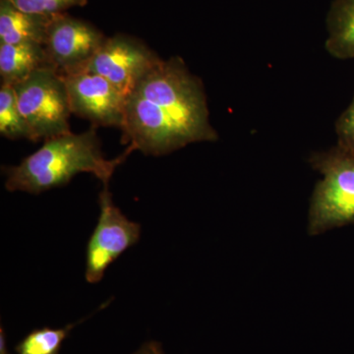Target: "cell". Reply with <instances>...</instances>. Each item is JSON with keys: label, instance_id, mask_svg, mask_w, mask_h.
<instances>
[{"label": "cell", "instance_id": "obj_8", "mask_svg": "<svg viewBox=\"0 0 354 354\" xmlns=\"http://www.w3.org/2000/svg\"><path fill=\"white\" fill-rule=\"evenodd\" d=\"M72 113L90 120L94 127L122 129L127 97L104 77L92 72L64 76Z\"/></svg>", "mask_w": 354, "mask_h": 354}, {"label": "cell", "instance_id": "obj_16", "mask_svg": "<svg viewBox=\"0 0 354 354\" xmlns=\"http://www.w3.org/2000/svg\"><path fill=\"white\" fill-rule=\"evenodd\" d=\"M133 354H165L164 351H162V346H160V344L156 342H149L147 344H143Z\"/></svg>", "mask_w": 354, "mask_h": 354}, {"label": "cell", "instance_id": "obj_10", "mask_svg": "<svg viewBox=\"0 0 354 354\" xmlns=\"http://www.w3.org/2000/svg\"><path fill=\"white\" fill-rule=\"evenodd\" d=\"M50 18L23 12L8 0H0V44L31 41L44 46Z\"/></svg>", "mask_w": 354, "mask_h": 354}, {"label": "cell", "instance_id": "obj_6", "mask_svg": "<svg viewBox=\"0 0 354 354\" xmlns=\"http://www.w3.org/2000/svg\"><path fill=\"white\" fill-rule=\"evenodd\" d=\"M106 39L92 25L55 14L48 24L44 48L50 66L67 76L83 72Z\"/></svg>", "mask_w": 354, "mask_h": 354}, {"label": "cell", "instance_id": "obj_11", "mask_svg": "<svg viewBox=\"0 0 354 354\" xmlns=\"http://www.w3.org/2000/svg\"><path fill=\"white\" fill-rule=\"evenodd\" d=\"M326 50L337 59L354 58V0H335L328 14Z\"/></svg>", "mask_w": 354, "mask_h": 354}, {"label": "cell", "instance_id": "obj_12", "mask_svg": "<svg viewBox=\"0 0 354 354\" xmlns=\"http://www.w3.org/2000/svg\"><path fill=\"white\" fill-rule=\"evenodd\" d=\"M0 133L7 139L32 140L31 132L18 106L15 90L12 86L4 84L0 88Z\"/></svg>", "mask_w": 354, "mask_h": 354}, {"label": "cell", "instance_id": "obj_9", "mask_svg": "<svg viewBox=\"0 0 354 354\" xmlns=\"http://www.w3.org/2000/svg\"><path fill=\"white\" fill-rule=\"evenodd\" d=\"M51 67L44 44L21 43L0 44L1 84L15 86L37 70Z\"/></svg>", "mask_w": 354, "mask_h": 354}, {"label": "cell", "instance_id": "obj_1", "mask_svg": "<svg viewBox=\"0 0 354 354\" xmlns=\"http://www.w3.org/2000/svg\"><path fill=\"white\" fill-rule=\"evenodd\" d=\"M202 81L180 57L160 59L125 104L123 141L145 155L164 156L196 142H214Z\"/></svg>", "mask_w": 354, "mask_h": 354}, {"label": "cell", "instance_id": "obj_14", "mask_svg": "<svg viewBox=\"0 0 354 354\" xmlns=\"http://www.w3.org/2000/svg\"><path fill=\"white\" fill-rule=\"evenodd\" d=\"M16 8L34 15L53 16L71 7L84 6L87 0H8Z\"/></svg>", "mask_w": 354, "mask_h": 354}, {"label": "cell", "instance_id": "obj_7", "mask_svg": "<svg viewBox=\"0 0 354 354\" xmlns=\"http://www.w3.org/2000/svg\"><path fill=\"white\" fill-rule=\"evenodd\" d=\"M160 59L141 41L120 35L106 39L84 71L104 77L127 97Z\"/></svg>", "mask_w": 354, "mask_h": 354}, {"label": "cell", "instance_id": "obj_5", "mask_svg": "<svg viewBox=\"0 0 354 354\" xmlns=\"http://www.w3.org/2000/svg\"><path fill=\"white\" fill-rule=\"evenodd\" d=\"M100 216L88 241L85 278L97 283L114 261L134 246L141 236V225L130 221L113 204L108 185L100 193Z\"/></svg>", "mask_w": 354, "mask_h": 354}, {"label": "cell", "instance_id": "obj_13", "mask_svg": "<svg viewBox=\"0 0 354 354\" xmlns=\"http://www.w3.org/2000/svg\"><path fill=\"white\" fill-rule=\"evenodd\" d=\"M76 324H70L62 329L43 328L32 330L16 346L17 354H58L62 344Z\"/></svg>", "mask_w": 354, "mask_h": 354}, {"label": "cell", "instance_id": "obj_15", "mask_svg": "<svg viewBox=\"0 0 354 354\" xmlns=\"http://www.w3.org/2000/svg\"><path fill=\"white\" fill-rule=\"evenodd\" d=\"M337 144L354 156V95L353 101L335 122Z\"/></svg>", "mask_w": 354, "mask_h": 354}, {"label": "cell", "instance_id": "obj_3", "mask_svg": "<svg viewBox=\"0 0 354 354\" xmlns=\"http://www.w3.org/2000/svg\"><path fill=\"white\" fill-rule=\"evenodd\" d=\"M310 164L323 179L317 184L309 211V234L354 223V156L335 145L313 153Z\"/></svg>", "mask_w": 354, "mask_h": 354}, {"label": "cell", "instance_id": "obj_4", "mask_svg": "<svg viewBox=\"0 0 354 354\" xmlns=\"http://www.w3.org/2000/svg\"><path fill=\"white\" fill-rule=\"evenodd\" d=\"M18 106L29 127L32 142L71 132L68 92L64 76L53 67L37 70L13 86Z\"/></svg>", "mask_w": 354, "mask_h": 354}, {"label": "cell", "instance_id": "obj_2", "mask_svg": "<svg viewBox=\"0 0 354 354\" xmlns=\"http://www.w3.org/2000/svg\"><path fill=\"white\" fill-rule=\"evenodd\" d=\"M133 151L128 147L120 157L106 160L102 155L95 127L80 134L67 133L46 140L41 148L19 165L6 167V187L11 192L22 191L38 195L66 185L83 172L93 174L104 185H108L116 167Z\"/></svg>", "mask_w": 354, "mask_h": 354}]
</instances>
